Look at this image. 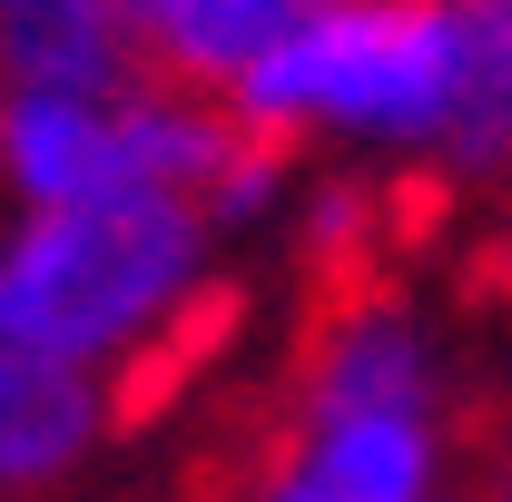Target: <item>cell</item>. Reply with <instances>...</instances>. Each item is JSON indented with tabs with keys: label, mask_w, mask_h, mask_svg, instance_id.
Instances as JSON below:
<instances>
[{
	"label": "cell",
	"mask_w": 512,
	"mask_h": 502,
	"mask_svg": "<svg viewBox=\"0 0 512 502\" xmlns=\"http://www.w3.org/2000/svg\"><path fill=\"white\" fill-rule=\"evenodd\" d=\"M306 483L325 502H414L434 473V424H394V414H345L306 443Z\"/></svg>",
	"instance_id": "8"
},
{
	"label": "cell",
	"mask_w": 512,
	"mask_h": 502,
	"mask_svg": "<svg viewBox=\"0 0 512 502\" xmlns=\"http://www.w3.org/2000/svg\"><path fill=\"white\" fill-rule=\"evenodd\" d=\"M0 168L20 178L30 197H89L109 188V119L89 99H50V89H20L0 109Z\"/></svg>",
	"instance_id": "6"
},
{
	"label": "cell",
	"mask_w": 512,
	"mask_h": 502,
	"mask_svg": "<svg viewBox=\"0 0 512 502\" xmlns=\"http://www.w3.org/2000/svg\"><path fill=\"white\" fill-rule=\"evenodd\" d=\"M483 502H493V493H483Z\"/></svg>",
	"instance_id": "10"
},
{
	"label": "cell",
	"mask_w": 512,
	"mask_h": 502,
	"mask_svg": "<svg viewBox=\"0 0 512 502\" xmlns=\"http://www.w3.org/2000/svg\"><path fill=\"white\" fill-rule=\"evenodd\" d=\"M237 325H247V286L237 276H207V286H188L178 306L158 315V335H138L119 355V375H109V424L119 434H148L158 414H178V394H188L227 345H237Z\"/></svg>",
	"instance_id": "4"
},
{
	"label": "cell",
	"mask_w": 512,
	"mask_h": 502,
	"mask_svg": "<svg viewBox=\"0 0 512 502\" xmlns=\"http://www.w3.org/2000/svg\"><path fill=\"white\" fill-rule=\"evenodd\" d=\"M276 502H325V493H316V483H286V493H276Z\"/></svg>",
	"instance_id": "9"
},
{
	"label": "cell",
	"mask_w": 512,
	"mask_h": 502,
	"mask_svg": "<svg viewBox=\"0 0 512 502\" xmlns=\"http://www.w3.org/2000/svg\"><path fill=\"white\" fill-rule=\"evenodd\" d=\"M0 69L10 89H50V99H89L109 89V30H99V0H0Z\"/></svg>",
	"instance_id": "7"
},
{
	"label": "cell",
	"mask_w": 512,
	"mask_h": 502,
	"mask_svg": "<svg viewBox=\"0 0 512 502\" xmlns=\"http://www.w3.org/2000/svg\"><path fill=\"white\" fill-rule=\"evenodd\" d=\"M325 0H158V99H227Z\"/></svg>",
	"instance_id": "5"
},
{
	"label": "cell",
	"mask_w": 512,
	"mask_h": 502,
	"mask_svg": "<svg viewBox=\"0 0 512 502\" xmlns=\"http://www.w3.org/2000/svg\"><path fill=\"white\" fill-rule=\"evenodd\" d=\"M99 434V394L69 355H30L0 335V502H40Z\"/></svg>",
	"instance_id": "3"
},
{
	"label": "cell",
	"mask_w": 512,
	"mask_h": 502,
	"mask_svg": "<svg viewBox=\"0 0 512 502\" xmlns=\"http://www.w3.org/2000/svg\"><path fill=\"white\" fill-rule=\"evenodd\" d=\"M197 256V217L148 188H89L40 207V227L0 256V335L30 355L119 345Z\"/></svg>",
	"instance_id": "1"
},
{
	"label": "cell",
	"mask_w": 512,
	"mask_h": 502,
	"mask_svg": "<svg viewBox=\"0 0 512 502\" xmlns=\"http://www.w3.org/2000/svg\"><path fill=\"white\" fill-rule=\"evenodd\" d=\"M453 69V0H325L306 10L227 99L286 119H365V128H434Z\"/></svg>",
	"instance_id": "2"
}]
</instances>
